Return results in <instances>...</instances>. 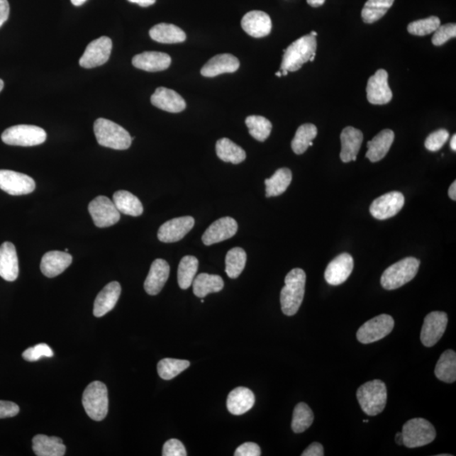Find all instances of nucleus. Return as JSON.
<instances>
[{"mask_svg":"<svg viewBox=\"0 0 456 456\" xmlns=\"http://www.w3.org/2000/svg\"><path fill=\"white\" fill-rule=\"evenodd\" d=\"M306 274L302 269L296 268L287 274L285 286L281 291V305L283 313L287 316L298 313L305 294Z\"/></svg>","mask_w":456,"mask_h":456,"instance_id":"f257e3e1","label":"nucleus"},{"mask_svg":"<svg viewBox=\"0 0 456 456\" xmlns=\"http://www.w3.org/2000/svg\"><path fill=\"white\" fill-rule=\"evenodd\" d=\"M316 37L306 35L292 43L283 55L281 70L289 72H298L313 55H316Z\"/></svg>","mask_w":456,"mask_h":456,"instance_id":"f03ea898","label":"nucleus"},{"mask_svg":"<svg viewBox=\"0 0 456 456\" xmlns=\"http://www.w3.org/2000/svg\"><path fill=\"white\" fill-rule=\"evenodd\" d=\"M97 143L113 150H127L130 148L132 138L126 128L106 118H99L94 123Z\"/></svg>","mask_w":456,"mask_h":456,"instance_id":"7ed1b4c3","label":"nucleus"},{"mask_svg":"<svg viewBox=\"0 0 456 456\" xmlns=\"http://www.w3.org/2000/svg\"><path fill=\"white\" fill-rule=\"evenodd\" d=\"M357 401L367 415L382 413L387 402V385L379 379L372 380L358 388Z\"/></svg>","mask_w":456,"mask_h":456,"instance_id":"20e7f679","label":"nucleus"},{"mask_svg":"<svg viewBox=\"0 0 456 456\" xmlns=\"http://www.w3.org/2000/svg\"><path fill=\"white\" fill-rule=\"evenodd\" d=\"M420 261L414 257H407L391 265L382 277V285L385 290H396L408 283L418 274Z\"/></svg>","mask_w":456,"mask_h":456,"instance_id":"39448f33","label":"nucleus"},{"mask_svg":"<svg viewBox=\"0 0 456 456\" xmlns=\"http://www.w3.org/2000/svg\"><path fill=\"white\" fill-rule=\"evenodd\" d=\"M82 404L89 418L101 421L109 413V393L107 387L100 382L91 383L83 393Z\"/></svg>","mask_w":456,"mask_h":456,"instance_id":"423d86ee","label":"nucleus"},{"mask_svg":"<svg viewBox=\"0 0 456 456\" xmlns=\"http://www.w3.org/2000/svg\"><path fill=\"white\" fill-rule=\"evenodd\" d=\"M403 445L407 448H418L430 444L436 438L435 427L423 418H413L402 428Z\"/></svg>","mask_w":456,"mask_h":456,"instance_id":"0eeeda50","label":"nucleus"},{"mask_svg":"<svg viewBox=\"0 0 456 456\" xmlns=\"http://www.w3.org/2000/svg\"><path fill=\"white\" fill-rule=\"evenodd\" d=\"M4 143L16 146H35L45 143L46 131L43 128L28 125L15 126L3 132Z\"/></svg>","mask_w":456,"mask_h":456,"instance_id":"6e6552de","label":"nucleus"},{"mask_svg":"<svg viewBox=\"0 0 456 456\" xmlns=\"http://www.w3.org/2000/svg\"><path fill=\"white\" fill-rule=\"evenodd\" d=\"M395 326V321L388 314L372 318L362 325L357 332L358 342L362 344H369L382 340L391 333Z\"/></svg>","mask_w":456,"mask_h":456,"instance_id":"1a4fd4ad","label":"nucleus"},{"mask_svg":"<svg viewBox=\"0 0 456 456\" xmlns=\"http://www.w3.org/2000/svg\"><path fill=\"white\" fill-rule=\"evenodd\" d=\"M88 210L97 228H109L121 220V212L113 201L104 196H97L91 201Z\"/></svg>","mask_w":456,"mask_h":456,"instance_id":"9d476101","label":"nucleus"},{"mask_svg":"<svg viewBox=\"0 0 456 456\" xmlns=\"http://www.w3.org/2000/svg\"><path fill=\"white\" fill-rule=\"evenodd\" d=\"M113 50V42L109 37H101L89 44L79 60L82 68L92 69L103 65L109 60Z\"/></svg>","mask_w":456,"mask_h":456,"instance_id":"9b49d317","label":"nucleus"},{"mask_svg":"<svg viewBox=\"0 0 456 456\" xmlns=\"http://www.w3.org/2000/svg\"><path fill=\"white\" fill-rule=\"evenodd\" d=\"M0 189L11 196H25L33 193L36 183L28 175L11 170H0Z\"/></svg>","mask_w":456,"mask_h":456,"instance_id":"f8f14e48","label":"nucleus"},{"mask_svg":"<svg viewBox=\"0 0 456 456\" xmlns=\"http://www.w3.org/2000/svg\"><path fill=\"white\" fill-rule=\"evenodd\" d=\"M447 324L448 316L446 313L435 311L428 313L424 318L421 331V342L427 347L435 346L444 335Z\"/></svg>","mask_w":456,"mask_h":456,"instance_id":"ddd939ff","label":"nucleus"},{"mask_svg":"<svg viewBox=\"0 0 456 456\" xmlns=\"http://www.w3.org/2000/svg\"><path fill=\"white\" fill-rule=\"evenodd\" d=\"M405 197L401 192L392 191L383 194L372 203L370 213L378 220H387L395 216L402 209Z\"/></svg>","mask_w":456,"mask_h":456,"instance_id":"4468645a","label":"nucleus"},{"mask_svg":"<svg viewBox=\"0 0 456 456\" xmlns=\"http://www.w3.org/2000/svg\"><path fill=\"white\" fill-rule=\"evenodd\" d=\"M367 99L371 104H387L392 99V91L388 84L387 70L378 69L367 85Z\"/></svg>","mask_w":456,"mask_h":456,"instance_id":"2eb2a0df","label":"nucleus"},{"mask_svg":"<svg viewBox=\"0 0 456 456\" xmlns=\"http://www.w3.org/2000/svg\"><path fill=\"white\" fill-rule=\"evenodd\" d=\"M194 226L192 216H181L166 221L158 230L157 237L162 243H176L191 231Z\"/></svg>","mask_w":456,"mask_h":456,"instance_id":"dca6fc26","label":"nucleus"},{"mask_svg":"<svg viewBox=\"0 0 456 456\" xmlns=\"http://www.w3.org/2000/svg\"><path fill=\"white\" fill-rule=\"evenodd\" d=\"M238 231V223L229 216L214 221L203 234L204 245L210 246L233 238Z\"/></svg>","mask_w":456,"mask_h":456,"instance_id":"f3484780","label":"nucleus"},{"mask_svg":"<svg viewBox=\"0 0 456 456\" xmlns=\"http://www.w3.org/2000/svg\"><path fill=\"white\" fill-rule=\"evenodd\" d=\"M352 255L340 254L330 262L325 272V279L331 286H339L346 282L353 271Z\"/></svg>","mask_w":456,"mask_h":456,"instance_id":"a211bd4d","label":"nucleus"},{"mask_svg":"<svg viewBox=\"0 0 456 456\" xmlns=\"http://www.w3.org/2000/svg\"><path fill=\"white\" fill-rule=\"evenodd\" d=\"M241 26L243 30L250 36L261 38L271 33L272 22L271 17L267 13L252 11L243 17Z\"/></svg>","mask_w":456,"mask_h":456,"instance_id":"6ab92c4d","label":"nucleus"},{"mask_svg":"<svg viewBox=\"0 0 456 456\" xmlns=\"http://www.w3.org/2000/svg\"><path fill=\"white\" fill-rule=\"evenodd\" d=\"M155 107L168 113H178L186 109V103L182 96L174 90L166 87H158L150 97Z\"/></svg>","mask_w":456,"mask_h":456,"instance_id":"aec40b11","label":"nucleus"},{"mask_svg":"<svg viewBox=\"0 0 456 456\" xmlns=\"http://www.w3.org/2000/svg\"><path fill=\"white\" fill-rule=\"evenodd\" d=\"M169 273L170 267L166 260L162 259L154 260L144 283L145 291L149 295H157L165 286L169 277Z\"/></svg>","mask_w":456,"mask_h":456,"instance_id":"412c9836","label":"nucleus"},{"mask_svg":"<svg viewBox=\"0 0 456 456\" xmlns=\"http://www.w3.org/2000/svg\"><path fill=\"white\" fill-rule=\"evenodd\" d=\"M171 57L165 52H144L137 55L132 60V64L135 68L148 72H158L169 68Z\"/></svg>","mask_w":456,"mask_h":456,"instance_id":"4be33fe9","label":"nucleus"},{"mask_svg":"<svg viewBox=\"0 0 456 456\" xmlns=\"http://www.w3.org/2000/svg\"><path fill=\"white\" fill-rule=\"evenodd\" d=\"M19 262L16 250L11 242H4L0 246V277L7 282L18 278Z\"/></svg>","mask_w":456,"mask_h":456,"instance_id":"5701e85b","label":"nucleus"},{"mask_svg":"<svg viewBox=\"0 0 456 456\" xmlns=\"http://www.w3.org/2000/svg\"><path fill=\"white\" fill-rule=\"evenodd\" d=\"M72 256L66 252L50 251L43 256L41 272L48 278H54L63 273L72 263Z\"/></svg>","mask_w":456,"mask_h":456,"instance_id":"b1692460","label":"nucleus"},{"mask_svg":"<svg viewBox=\"0 0 456 456\" xmlns=\"http://www.w3.org/2000/svg\"><path fill=\"white\" fill-rule=\"evenodd\" d=\"M121 294V286L118 282L109 283L96 296L93 314L95 317L101 318L112 311L117 304Z\"/></svg>","mask_w":456,"mask_h":456,"instance_id":"393cba45","label":"nucleus"},{"mask_svg":"<svg viewBox=\"0 0 456 456\" xmlns=\"http://www.w3.org/2000/svg\"><path fill=\"white\" fill-rule=\"evenodd\" d=\"M240 66L235 56L223 54L214 56L203 66L201 73L205 77H216L219 74L236 72Z\"/></svg>","mask_w":456,"mask_h":456,"instance_id":"a878e982","label":"nucleus"},{"mask_svg":"<svg viewBox=\"0 0 456 456\" xmlns=\"http://www.w3.org/2000/svg\"><path fill=\"white\" fill-rule=\"evenodd\" d=\"M362 140H364V135L361 130L351 126L344 128L340 135L342 152L340 154L343 162L347 163L357 160Z\"/></svg>","mask_w":456,"mask_h":456,"instance_id":"bb28decb","label":"nucleus"},{"mask_svg":"<svg viewBox=\"0 0 456 456\" xmlns=\"http://www.w3.org/2000/svg\"><path fill=\"white\" fill-rule=\"evenodd\" d=\"M255 397L254 393L246 387H238L230 392L227 407L230 413L242 415L248 413L254 406Z\"/></svg>","mask_w":456,"mask_h":456,"instance_id":"cd10ccee","label":"nucleus"},{"mask_svg":"<svg viewBox=\"0 0 456 456\" xmlns=\"http://www.w3.org/2000/svg\"><path fill=\"white\" fill-rule=\"evenodd\" d=\"M395 140V134L391 130L379 132L374 138L367 143L366 157L372 162L382 161L387 156Z\"/></svg>","mask_w":456,"mask_h":456,"instance_id":"c85d7f7f","label":"nucleus"},{"mask_svg":"<svg viewBox=\"0 0 456 456\" xmlns=\"http://www.w3.org/2000/svg\"><path fill=\"white\" fill-rule=\"evenodd\" d=\"M33 450L38 456H63L66 447L60 438L38 435L33 438Z\"/></svg>","mask_w":456,"mask_h":456,"instance_id":"c756f323","label":"nucleus"},{"mask_svg":"<svg viewBox=\"0 0 456 456\" xmlns=\"http://www.w3.org/2000/svg\"><path fill=\"white\" fill-rule=\"evenodd\" d=\"M194 294L198 298H206L208 294L219 292L223 289L224 282L218 274L201 273L193 281Z\"/></svg>","mask_w":456,"mask_h":456,"instance_id":"7c9ffc66","label":"nucleus"},{"mask_svg":"<svg viewBox=\"0 0 456 456\" xmlns=\"http://www.w3.org/2000/svg\"><path fill=\"white\" fill-rule=\"evenodd\" d=\"M149 34L150 38L160 43H179L186 40L184 30L172 24L160 23L154 26Z\"/></svg>","mask_w":456,"mask_h":456,"instance_id":"2f4dec72","label":"nucleus"},{"mask_svg":"<svg viewBox=\"0 0 456 456\" xmlns=\"http://www.w3.org/2000/svg\"><path fill=\"white\" fill-rule=\"evenodd\" d=\"M113 201L121 213L131 216H140L143 213L144 208L138 197L126 190L115 192Z\"/></svg>","mask_w":456,"mask_h":456,"instance_id":"473e14b6","label":"nucleus"},{"mask_svg":"<svg viewBox=\"0 0 456 456\" xmlns=\"http://www.w3.org/2000/svg\"><path fill=\"white\" fill-rule=\"evenodd\" d=\"M291 179V170L286 167L280 168L271 179L265 180V196L268 198L281 196L289 187Z\"/></svg>","mask_w":456,"mask_h":456,"instance_id":"72a5a7b5","label":"nucleus"},{"mask_svg":"<svg viewBox=\"0 0 456 456\" xmlns=\"http://www.w3.org/2000/svg\"><path fill=\"white\" fill-rule=\"evenodd\" d=\"M216 155L221 161L239 165L246 159L245 150L228 138L220 139L216 145Z\"/></svg>","mask_w":456,"mask_h":456,"instance_id":"f704fd0d","label":"nucleus"},{"mask_svg":"<svg viewBox=\"0 0 456 456\" xmlns=\"http://www.w3.org/2000/svg\"><path fill=\"white\" fill-rule=\"evenodd\" d=\"M435 373L436 377L445 383H454L456 380V353L453 350H447L438 360Z\"/></svg>","mask_w":456,"mask_h":456,"instance_id":"c9c22d12","label":"nucleus"},{"mask_svg":"<svg viewBox=\"0 0 456 456\" xmlns=\"http://www.w3.org/2000/svg\"><path fill=\"white\" fill-rule=\"evenodd\" d=\"M318 135L316 126L312 123H305L301 126L296 132L294 140L291 141V149L296 155L304 154L309 146H312L313 140Z\"/></svg>","mask_w":456,"mask_h":456,"instance_id":"e433bc0d","label":"nucleus"},{"mask_svg":"<svg viewBox=\"0 0 456 456\" xmlns=\"http://www.w3.org/2000/svg\"><path fill=\"white\" fill-rule=\"evenodd\" d=\"M395 0H367L362 11V21L367 24L382 19L393 6Z\"/></svg>","mask_w":456,"mask_h":456,"instance_id":"4c0bfd02","label":"nucleus"},{"mask_svg":"<svg viewBox=\"0 0 456 456\" xmlns=\"http://www.w3.org/2000/svg\"><path fill=\"white\" fill-rule=\"evenodd\" d=\"M199 260L194 256H184L178 269V282L181 289H188L192 285L198 271Z\"/></svg>","mask_w":456,"mask_h":456,"instance_id":"58836bf2","label":"nucleus"},{"mask_svg":"<svg viewBox=\"0 0 456 456\" xmlns=\"http://www.w3.org/2000/svg\"><path fill=\"white\" fill-rule=\"evenodd\" d=\"M247 261L246 252L241 248H233L226 256V273L228 277L236 279L245 269Z\"/></svg>","mask_w":456,"mask_h":456,"instance_id":"ea45409f","label":"nucleus"},{"mask_svg":"<svg viewBox=\"0 0 456 456\" xmlns=\"http://www.w3.org/2000/svg\"><path fill=\"white\" fill-rule=\"evenodd\" d=\"M313 413L306 403L301 402L296 406L292 416L291 428L296 433L306 431L313 422Z\"/></svg>","mask_w":456,"mask_h":456,"instance_id":"a19ab883","label":"nucleus"},{"mask_svg":"<svg viewBox=\"0 0 456 456\" xmlns=\"http://www.w3.org/2000/svg\"><path fill=\"white\" fill-rule=\"evenodd\" d=\"M245 123L250 135L260 143H264L271 135L272 123L265 117L252 115L246 118Z\"/></svg>","mask_w":456,"mask_h":456,"instance_id":"79ce46f5","label":"nucleus"},{"mask_svg":"<svg viewBox=\"0 0 456 456\" xmlns=\"http://www.w3.org/2000/svg\"><path fill=\"white\" fill-rule=\"evenodd\" d=\"M189 366L190 362L187 360L165 358L158 362L157 372L162 379L170 380L187 369Z\"/></svg>","mask_w":456,"mask_h":456,"instance_id":"37998d69","label":"nucleus"},{"mask_svg":"<svg viewBox=\"0 0 456 456\" xmlns=\"http://www.w3.org/2000/svg\"><path fill=\"white\" fill-rule=\"evenodd\" d=\"M440 20L437 16H430L428 18L418 20L411 23L407 26V30L414 36L423 37L426 35L435 33L440 26Z\"/></svg>","mask_w":456,"mask_h":456,"instance_id":"c03bdc74","label":"nucleus"},{"mask_svg":"<svg viewBox=\"0 0 456 456\" xmlns=\"http://www.w3.org/2000/svg\"><path fill=\"white\" fill-rule=\"evenodd\" d=\"M450 137L449 132L445 128L433 132L425 140V148L430 152H435L440 150L447 143Z\"/></svg>","mask_w":456,"mask_h":456,"instance_id":"a18cd8bd","label":"nucleus"},{"mask_svg":"<svg viewBox=\"0 0 456 456\" xmlns=\"http://www.w3.org/2000/svg\"><path fill=\"white\" fill-rule=\"evenodd\" d=\"M456 37V25L454 23H448L438 26L435 30V34L432 38V43L433 45L442 46L449 41V40Z\"/></svg>","mask_w":456,"mask_h":456,"instance_id":"49530a36","label":"nucleus"},{"mask_svg":"<svg viewBox=\"0 0 456 456\" xmlns=\"http://www.w3.org/2000/svg\"><path fill=\"white\" fill-rule=\"evenodd\" d=\"M52 356H54V352L45 343L38 344L33 347L26 349L22 354L24 360L28 362H36L41 360L42 357H52Z\"/></svg>","mask_w":456,"mask_h":456,"instance_id":"de8ad7c7","label":"nucleus"},{"mask_svg":"<svg viewBox=\"0 0 456 456\" xmlns=\"http://www.w3.org/2000/svg\"><path fill=\"white\" fill-rule=\"evenodd\" d=\"M162 455L186 456L187 455V451H186L182 442L176 440V438H172V440H167L165 445H163Z\"/></svg>","mask_w":456,"mask_h":456,"instance_id":"09e8293b","label":"nucleus"},{"mask_svg":"<svg viewBox=\"0 0 456 456\" xmlns=\"http://www.w3.org/2000/svg\"><path fill=\"white\" fill-rule=\"evenodd\" d=\"M261 450L255 443L248 442L238 447L234 455L235 456H260Z\"/></svg>","mask_w":456,"mask_h":456,"instance_id":"8fccbe9b","label":"nucleus"},{"mask_svg":"<svg viewBox=\"0 0 456 456\" xmlns=\"http://www.w3.org/2000/svg\"><path fill=\"white\" fill-rule=\"evenodd\" d=\"M19 411V406L16 403L0 401V418L16 417Z\"/></svg>","mask_w":456,"mask_h":456,"instance_id":"3c124183","label":"nucleus"},{"mask_svg":"<svg viewBox=\"0 0 456 456\" xmlns=\"http://www.w3.org/2000/svg\"><path fill=\"white\" fill-rule=\"evenodd\" d=\"M324 448L320 443L314 442L309 445L302 453V456H323L324 455Z\"/></svg>","mask_w":456,"mask_h":456,"instance_id":"603ef678","label":"nucleus"},{"mask_svg":"<svg viewBox=\"0 0 456 456\" xmlns=\"http://www.w3.org/2000/svg\"><path fill=\"white\" fill-rule=\"evenodd\" d=\"M10 16V4L8 0H0V28L6 23Z\"/></svg>","mask_w":456,"mask_h":456,"instance_id":"864d4df0","label":"nucleus"},{"mask_svg":"<svg viewBox=\"0 0 456 456\" xmlns=\"http://www.w3.org/2000/svg\"><path fill=\"white\" fill-rule=\"evenodd\" d=\"M128 1L138 4L141 7H149L156 3V0H128Z\"/></svg>","mask_w":456,"mask_h":456,"instance_id":"5fc2aeb1","label":"nucleus"},{"mask_svg":"<svg viewBox=\"0 0 456 456\" xmlns=\"http://www.w3.org/2000/svg\"><path fill=\"white\" fill-rule=\"evenodd\" d=\"M309 6L313 8H318L323 6L325 4L326 0H307Z\"/></svg>","mask_w":456,"mask_h":456,"instance_id":"6e6d98bb","label":"nucleus"},{"mask_svg":"<svg viewBox=\"0 0 456 456\" xmlns=\"http://www.w3.org/2000/svg\"><path fill=\"white\" fill-rule=\"evenodd\" d=\"M449 196L451 200L456 201V182H453L449 189Z\"/></svg>","mask_w":456,"mask_h":456,"instance_id":"4d7b16f0","label":"nucleus"},{"mask_svg":"<svg viewBox=\"0 0 456 456\" xmlns=\"http://www.w3.org/2000/svg\"><path fill=\"white\" fill-rule=\"evenodd\" d=\"M396 444L403 445V436L402 433H397L396 435Z\"/></svg>","mask_w":456,"mask_h":456,"instance_id":"13d9d810","label":"nucleus"},{"mask_svg":"<svg viewBox=\"0 0 456 456\" xmlns=\"http://www.w3.org/2000/svg\"><path fill=\"white\" fill-rule=\"evenodd\" d=\"M74 6H82L87 0H70Z\"/></svg>","mask_w":456,"mask_h":456,"instance_id":"bf43d9fd","label":"nucleus"},{"mask_svg":"<svg viewBox=\"0 0 456 456\" xmlns=\"http://www.w3.org/2000/svg\"><path fill=\"white\" fill-rule=\"evenodd\" d=\"M450 148L455 152L456 150V135H454L452 139L450 140Z\"/></svg>","mask_w":456,"mask_h":456,"instance_id":"052dcab7","label":"nucleus"},{"mask_svg":"<svg viewBox=\"0 0 456 456\" xmlns=\"http://www.w3.org/2000/svg\"><path fill=\"white\" fill-rule=\"evenodd\" d=\"M4 87V83L2 81V79H0V91H1L3 90Z\"/></svg>","mask_w":456,"mask_h":456,"instance_id":"680f3d73","label":"nucleus"},{"mask_svg":"<svg viewBox=\"0 0 456 456\" xmlns=\"http://www.w3.org/2000/svg\"><path fill=\"white\" fill-rule=\"evenodd\" d=\"M276 75H277V77H282V72H277V73H276Z\"/></svg>","mask_w":456,"mask_h":456,"instance_id":"e2e57ef3","label":"nucleus"},{"mask_svg":"<svg viewBox=\"0 0 456 456\" xmlns=\"http://www.w3.org/2000/svg\"><path fill=\"white\" fill-rule=\"evenodd\" d=\"M311 35H312V36H313V37H317V35H318V33H317L316 32H313H313H311Z\"/></svg>","mask_w":456,"mask_h":456,"instance_id":"0e129e2a","label":"nucleus"},{"mask_svg":"<svg viewBox=\"0 0 456 456\" xmlns=\"http://www.w3.org/2000/svg\"><path fill=\"white\" fill-rule=\"evenodd\" d=\"M448 455H447V454L440 455V456H448Z\"/></svg>","mask_w":456,"mask_h":456,"instance_id":"69168bd1","label":"nucleus"},{"mask_svg":"<svg viewBox=\"0 0 456 456\" xmlns=\"http://www.w3.org/2000/svg\"><path fill=\"white\" fill-rule=\"evenodd\" d=\"M364 423H369V420H364Z\"/></svg>","mask_w":456,"mask_h":456,"instance_id":"338daca9","label":"nucleus"},{"mask_svg":"<svg viewBox=\"0 0 456 456\" xmlns=\"http://www.w3.org/2000/svg\"><path fill=\"white\" fill-rule=\"evenodd\" d=\"M68 251H69V250H68V249H66V250H65V252H66V253H68Z\"/></svg>","mask_w":456,"mask_h":456,"instance_id":"774afa93","label":"nucleus"}]
</instances>
